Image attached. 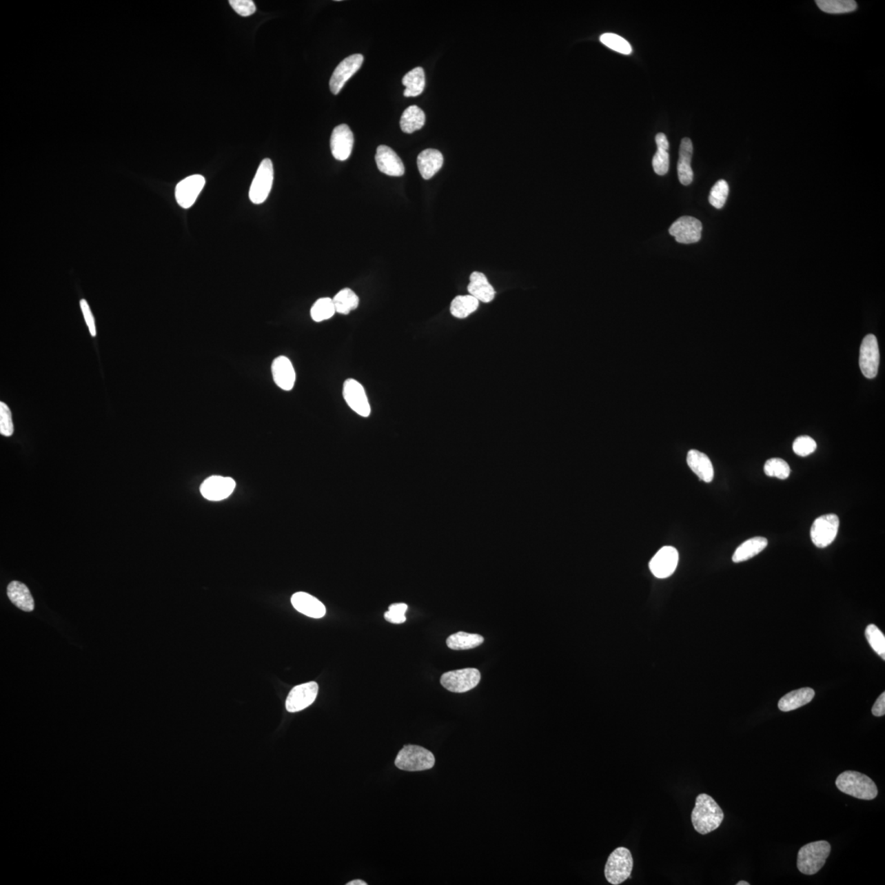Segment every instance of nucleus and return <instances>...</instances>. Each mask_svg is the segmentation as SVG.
I'll list each match as a JSON object with an SVG mask.
<instances>
[{
	"mask_svg": "<svg viewBox=\"0 0 885 885\" xmlns=\"http://www.w3.org/2000/svg\"><path fill=\"white\" fill-rule=\"evenodd\" d=\"M723 820V811L713 797L706 793H701L696 797L695 806L691 814L694 830L700 835H708L717 830Z\"/></svg>",
	"mask_w": 885,
	"mask_h": 885,
	"instance_id": "f257e3e1",
	"label": "nucleus"
},
{
	"mask_svg": "<svg viewBox=\"0 0 885 885\" xmlns=\"http://www.w3.org/2000/svg\"><path fill=\"white\" fill-rule=\"evenodd\" d=\"M835 784L841 792L862 800H873L878 795V789L868 776L853 771H846L836 779Z\"/></svg>",
	"mask_w": 885,
	"mask_h": 885,
	"instance_id": "f03ea898",
	"label": "nucleus"
},
{
	"mask_svg": "<svg viewBox=\"0 0 885 885\" xmlns=\"http://www.w3.org/2000/svg\"><path fill=\"white\" fill-rule=\"evenodd\" d=\"M831 851V844L827 841H817L804 845L797 854V869L806 875L817 874L826 864Z\"/></svg>",
	"mask_w": 885,
	"mask_h": 885,
	"instance_id": "7ed1b4c3",
	"label": "nucleus"
},
{
	"mask_svg": "<svg viewBox=\"0 0 885 885\" xmlns=\"http://www.w3.org/2000/svg\"><path fill=\"white\" fill-rule=\"evenodd\" d=\"M396 766L402 771H422L435 766L436 758L428 749L418 745H405L399 751Z\"/></svg>",
	"mask_w": 885,
	"mask_h": 885,
	"instance_id": "20e7f679",
	"label": "nucleus"
},
{
	"mask_svg": "<svg viewBox=\"0 0 885 885\" xmlns=\"http://www.w3.org/2000/svg\"><path fill=\"white\" fill-rule=\"evenodd\" d=\"M634 866L632 854L627 848H616L610 854L605 865L604 875L607 882L618 885L631 877Z\"/></svg>",
	"mask_w": 885,
	"mask_h": 885,
	"instance_id": "39448f33",
	"label": "nucleus"
},
{
	"mask_svg": "<svg viewBox=\"0 0 885 885\" xmlns=\"http://www.w3.org/2000/svg\"><path fill=\"white\" fill-rule=\"evenodd\" d=\"M273 181L274 169L272 160L263 159L252 181L249 193L250 201L254 205H261L265 202L271 193Z\"/></svg>",
	"mask_w": 885,
	"mask_h": 885,
	"instance_id": "423d86ee",
	"label": "nucleus"
},
{
	"mask_svg": "<svg viewBox=\"0 0 885 885\" xmlns=\"http://www.w3.org/2000/svg\"><path fill=\"white\" fill-rule=\"evenodd\" d=\"M481 675L476 668L451 671L443 674L440 683L447 691L453 693H466L479 684Z\"/></svg>",
	"mask_w": 885,
	"mask_h": 885,
	"instance_id": "0eeeda50",
	"label": "nucleus"
},
{
	"mask_svg": "<svg viewBox=\"0 0 885 885\" xmlns=\"http://www.w3.org/2000/svg\"><path fill=\"white\" fill-rule=\"evenodd\" d=\"M840 527L839 516L826 514L815 520L811 529V537L818 548H826L835 540Z\"/></svg>",
	"mask_w": 885,
	"mask_h": 885,
	"instance_id": "6e6552de",
	"label": "nucleus"
},
{
	"mask_svg": "<svg viewBox=\"0 0 885 885\" xmlns=\"http://www.w3.org/2000/svg\"><path fill=\"white\" fill-rule=\"evenodd\" d=\"M862 374L866 378L873 379L877 376L879 365V350L877 339L874 335H867L863 339L859 358Z\"/></svg>",
	"mask_w": 885,
	"mask_h": 885,
	"instance_id": "1a4fd4ad",
	"label": "nucleus"
},
{
	"mask_svg": "<svg viewBox=\"0 0 885 885\" xmlns=\"http://www.w3.org/2000/svg\"><path fill=\"white\" fill-rule=\"evenodd\" d=\"M206 183L201 175H192L185 178L177 184L175 196L178 205L185 210L192 207L196 202Z\"/></svg>",
	"mask_w": 885,
	"mask_h": 885,
	"instance_id": "9d476101",
	"label": "nucleus"
},
{
	"mask_svg": "<svg viewBox=\"0 0 885 885\" xmlns=\"http://www.w3.org/2000/svg\"><path fill=\"white\" fill-rule=\"evenodd\" d=\"M318 693V684L314 681L297 685L289 692L285 701L289 713H298L314 704Z\"/></svg>",
	"mask_w": 885,
	"mask_h": 885,
	"instance_id": "9b49d317",
	"label": "nucleus"
},
{
	"mask_svg": "<svg viewBox=\"0 0 885 885\" xmlns=\"http://www.w3.org/2000/svg\"><path fill=\"white\" fill-rule=\"evenodd\" d=\"M343 396L351 409L363 418H368L371 414L370 403L363 386L354 379L345 381L343 386Z\"/></svg>",
	"mask_w": 885,
	"mask_h": 885,
	"instance_id": "f8f14e48",
	"label": "nucleus"
},
{
	"mask_svg": "<svg viewBox=\"0 0 885 885\" xmlns=\"http://www.w3.org/2000/svg\"><path fill=\"white\" fill-rule=\"evenodd\" d=\"M702 225L693 216H682L671 225L669 233L680 244H693L701 240Z\"/></svg>",
	"mask_w": 885,
	"mask_h": 885,
	"instance_id": "ddd939ff",
	"label": "nucleus"
},
{
	"mask_svg": "<svg viewBox=\"0 0 885 885\" xmlns=\"http://www.w3.org/2000/svg\"><path fill=\"white\" fill-rule=\"evenodd\" d=\"M678 562V551L673 547H663L651 560L650 571L657 578L665 579L674 573Z\"/></svg>",
	"mask_w": 885,
	"mask_h": 885,
	"instance_id": "4468645a",
	"label": "nucleus"
},
{
	"mask_svg": "<svg viewBox=\"0 0 885 885\" xmlns=\"http://www.w3.org/2000/svg\"><path fill=\"white\" fill-rule=\"evenodd\" d=\"M363 59L362 54H353L338 65L329 80V89L334 94H339L346 82L359 70L362 67Z\"/></svg>",
	"mask_w": 885,
	"mask_h": 885,
	"instance_id": "2eb2a0df",
	"label": "nucleus"
},
{
	"mask_svg": "<svg viewBox=\"0 0 885 885\" xmlns=\"http://www.w3.org/2000/svg\"><path fill=\"white\" fill-rule=\"evenodd\" d=\"M235 489L236 481L231 477L212 476L203 481L201 492L207 500L221 501L230 497Z\"/></svg>",
	"mask_w": 885,
	"mask_h": 885,
	"instance_id": "dca6fc26",
	"label": "nucleus"
},
{
	"mask_svg": "<svg viewBox=\"0 0 885 885\" xmlns=\"http://www.w3.org/2000/svg\"><path fill=\"white\" fill-rule=\"evenodd\" d=\"M354 144V134L348 125L341 124L333 130L331 150L334 158L339 161H345L352 153Z\"/></svg>",
	"mask_w": 885,
	"mask_h": 885,
	"instance_id": "f3484780",
	"label": "nucleus"
},
{
	"mask_svg": "<svg viewBox=\"0 0 885 885\" xmlns=\"http://www.w3.org/2000/svg\"><path fill=\"white\" fill-rule=\"evenodd\" d=\"M376 163L379 171L390 176H402L405 167L402 160L391 148L380 145L377 148Z\"/></svg>",
	"mask_w": 885,
	"mask_h": 885,
	"instance_id": "a211bd4d",
	"label": "nucleus"
},
{
	"mask_svg": "<svg viewBox=\"0 0 885 885\" xmlns=\"http://www.w3.org/2000/svg\"><path fill=\"white\" fill-rule=\"evenodd\" d=\"M273 380L281 389L289 391L294 388L296 374L292 362L285 356L277 357L272 364Z\"/></svg>",
	"mask_w": 885,
	"mask_h": 885,
	"instance_id": "6ab92c4d",
	"label": "nucleus"
},
{
	"mask_svg": "<svg viewBox=\"0 0 885 885\" xmlns=\"http://www.w3.org/2000/svg\"><path fill=\"white\" fill-rule=\"evenodd\" d=\"M292 604L299 613L312 618H322L327 613L322 602L305 592L295 593L292 598Z\"/></svg>",
	"mask_w": 885,
	"mask_h": 885,
	"instance_id": "aec40b11",
	"label": "nucleus"
},
{
	"mask_svg": "<svg viewBox=\"0 0 885 885\" xmlns=\"http://www.w3.org/2000/svg\"><path fill=\"white\" fill-rule=\"evenodd\" d=\"M687 463L691 469L701 480L710 483L713 480V463L706 455L698 450H691L687 455Z\"/></svg>",
	"mask_w": 885,
	"mask_h": 885,
	"instance_id": "412c9836",
	"label": "nucleus"
},
{
	"mask_svg": "<svg viewBox=\"0 0 885 885\" xmlns=\"http://www.w3.org/2000/svg\"><path fill=\"white\" fill-rule=\"evenodd\" d=\"M693 143L689 138H684L680 146V157L678 164V177L680 183L689 185L693 179L691 167L693 155Z\"/></svg>",
	"mask_w": 885,
	"mask_h": 885,
	"instance_id": "4be33fe9",
	"label": "nucleus"
},
{
	"mask_svg": "<svg viewBox=\"0 0 885 885\" xmlns=\"http://www.w3.org/2000/svg\"><path fill=\"white\" fill-rule=\"evenodd\" d=\"M444 163V157L439 150L428 149L418 155V167L425 180H429L439 172Z\"/></svg>",
	"mask_w": 885,
	"mask_h": 885,
	"instance_id": "5701e85b",
	"label": "nucleus"
},
{
	"mask_svg": "<svg viewBox=\"0 0 885 885\" xmlns=\"http://www.w3.org/2000/svg\"><path fill=\"white\" fill-rule=\"evenodd\" d=\"M467 290L471 296L483 303L491 302L496 296V290L489 284L487 276L478 272H473L471 275Z\"/></svg>",
	"mask_w": 885,
	"mask_h": 885,
	"instance_id": "b1692460",
	"label": "nucleus"
},
{
	"mask_svg": "<svg viewBox=\"0 0 885 885\" xmlns=\"http://www.w3.org/2000/svg\"><path fill=\"white\" fill-rule=\"evenodd\" d=\"M8 598L17 607L24 611H32L34 602L27 585L19 581H12L7 589Z\"/></svg>",
	"mask_w": 885,
	"mask_h": 885,
	"instance_id": "393cba45",
	"label": "nucleus"
},
{
	"mask_svg": "<svg viewBox=\"0 0 885 885\" xmlns=\"http://www.w3.org/2000/svg\"><path fill=\"white\" fill-rule=\"evenodd\" d=\"M815 691L813 689L802 688L786 694L779 701V709L782 711H791L802 708L813 700Z\"/></svg>",
	"mask_w": 885,
	"mask_h": 885,
	"instance_id": "a878e982",
	"label": "nucleus"
},
{
	"mask_svg": "<svg viewBox=\"0 0 885 885\" xmlns=\"http://www.w3.org/2000/svg\"><path fill=\"white\" fill-rule=\"evenodd\" d=\"M766 538L754 537L742 544L733 555V562L739 563L749 560L766 548Z\"/></svg>",
	"mask_w": 885,
	"mask_h": 885,
	"instance_id": "bb28decb",
	"label": "nucleus"
},
{
	"mask_svg": "<svg viewBox=\"0 0 885 885\" xmlns=\"http://www.w3.org/2000/svg\"><path fill=\"white\" fill-rule=\"evenodd\" d=\"M657 153L653 159V167L655 172L659 176L666 175L669 170L670 157L669 142L665 134L658 133L656 136Z\"/></svg>",
	"mask_w": 885,
	"mask_h": 885,
	"instance_id": "cd10ccee",
	"label": "nucleus"
},
{
	"mask_svg": "<svg viewBox=\"0 0 885 885\" xmlns=\"http://www.w3.org/2000/svg\"><path fill=\"white\" fill-rule=\"evenodd\" d=\"M403 85L406 89L403 94L405 97L418 96L423 92L426 86V76L423 68H416L403 77Z\"/></svg>",
	"mask_w": 885,
	"mask_h": 885,
	"instance_id": "c85d7f7f",
	"label": "nucleus"
},
{
	"mask_svg": "<svg viewBox=\"0 0 885 885\" xmlns=\"http://www.w3.org/2000/svg\"><path fill=\"white\" fill-rule=\"evenodd\" d=\"M426 123V115L418 106L413 105L406 108L400 119V127L405 133L411 134L423 128Z\"/></svg>",
	"mask_w": 885,
	"mask_h": 885,
	"instance_id": "c756f323",
	"label": "nucleus"
},
{
	"mask_svg": "<svg viewBox=\"0 0 885 885\" xmlns=\"http://www.w3.org/2000/svg\"><path fill=\"white\" fill-rule=\"evenodd\" d=\"M484 640L480 635L459 631L450 635L446 640V644L453 650H468L479 647Z\"/></svg>",
	"mask_w": 885,
	"mask_h": 885,
	"instance_id": "7c9ffc66",
	"label": "nucleus"
},
{
	"mask_svg": "<svg viewBox=\"0 0 885 885\" xmlns=\"http://www.w3.org/2000/svg\"><path fill=\"white\" fill-rule=\"evenodd\" d=\"M479 302L470 294L459 295L451 303V314L459 319L466 318L478 309Z\"/></svg>",
	"mask_w": 885,
	"mask_h": 885,
	"instance_id": "2f4dec72",
	"label": "nucleus"
},
{
	"mask_svg": "<svg viewBox=\"0 0 885 885\" xmlns=\"http://www.w3.org/2000/svg\"><path fill=\"white\" fill-rule=\"evenodd\" d=\"M333 303L338 314L348 315L351 311L358 307L359 298L352 289L345 288L334 297Z\"/></svg>",
	"mask_w": 885,
	"mask_h": 885,
	"instance_id": "473e14b6",
	"label": "nucleus"
},
{
	"mask_svg": "<svg viewBox=\"0 0 885 885\" xmlns=\"http://www.w3.org/2000/svg\"><path fill=\"white\" fill-rule=\"evenodd\" d=\"M817 4L820 10L831 14H848L857 8L853 0H817Z\"/></svg>",
	"mask_w": 885,
	"mask_h": 885,
	"instance_id": "72a5a7b5",
	"label": "nucleus"
},
{
	"mask_svg": "<svg viewBox=\"0 0 885 885\" xmlns=\"http://www.w3.org/2000/svg\"><path fill=\"white\" fill-rule=\"evenodd\" d=\"M336 311L334 305L333 299L329 298H322L316 301L312 305L310 314L312 320L316 323L323 322V321L332 318L335 315Z\"/></svg>",
	"mask_w": 885,
	"mask_h": 885,
	"instance_id": "f704fd0d",
	"label": "nucleus"
},
{
	"mask_svg": "<svg viewBox=\"0 0 885 885\" xmlns=\"http://www.w3.org/2000/svg\"><path fill=\"white\" fill-rule=\"evenodd\" d=\"M866 638L871 648L885 660V637L882 631L871 624L866 629Z\"/></svg>",
	"mask_w": 885,
	"mask_h": 885,
	"instance_id": "c9c22d12",
	"label": "nucleus"
},
{
	"mask_svg": "<svg viewBox=\"0 0 885 885\" xmlns=\"http://www.w3.org/2000/svg\"><path fill=\"white\" fill-rule=\"evenodd\" d=\"M766 475L771 477H776L780 480L787 479L791 475V467L789 464L782 458H771L767 460L764 466Z\"/></svg>",
	"mask_w": 885,
	"mask_h": 885,
	"instance_id": "e433bc0d",
	"label": "nucleus"
},
{
	"mask_svg": "<svg viewBox=\"0 0 885 885\" xmlns=\"http://www.w3.org/2000/svg\"><path fill=\"white\" fill-rule=\"evenodd\" d=\"M600 41L611 50L620 54L629 55L632 53V47L627 40L613 33H605L600 37Z\"/></svg>",
	"mask_w": 885,
	"mask_h": 885,
	"instance_id": "4c0bfd02",
	"label": "nucleus"
},
{
	"mask_svg": "<svg viewBox=\"0 0 885 885\" xmlns=\"http://www.w3.org/2000/svg\"><path fill=\"white\" fill-rule=\"evenodd\" d=\"M729 185L726 181L720 180L711 188L709 195V203L714 207L722 208L726 205L729 194Z\"/></svg>",
	"mask_w": 885,
	"mask_h": 885,
	"instance_id": "58836bf2",
	"label": "nucleus"
},
{
	"mask_svg": "<svg viewBox=\"0 0 885 885\" xmlns=\"http://www.w3.org/2000/svg\"><path fill=\"white\" fill-rule=\"evenodd\" d=\"M14 427L12 423V413L6 403H0V434L10 437L14 434Z\"/></svg>",
	"mask_w": 885,
	"mask_h": 885,
	"instance_id": "ea45409f",
	"label": "nucleus"
},
{
	"mask_svg": "<svg viewBox=\"0 0 885 885\" xmlns=\"http://www.w3.org/2000/svg\"><path fill=\"white\" fill-rule=\"evenodd\" d=\"M817 443L809 436L797 437L793 442V449L800 457H806L817 449Z\"/></svg>",
	"mask_w": 885,
	"mask_h": 885,
	"instance_id": "a19ab883",
	"label": "nucleus"
},
{
	"mask_svg": "<svg viewBox=\"0 0 885 885\" xmlns=\"http://www.w3.org/2000/svg\"><path fill=\"white\" fill-rule=\"evenodd\" d=\"M407 610V605L405 604H394L389 607V610L385 613V619L387 622L393 624H402L406 622L405 613Z\"/></svg>",
	"mask_w": 885,
	"mask_h": 885,
	"instance_id": "79ce46f5",
	"label": "nucleus"
},
{
	"mask_svg": "<svg viewBox=\"0 0 885 885\" xmlns=\"http://www.w3.org/2000/svg\"><path fill=\"white\" fill-rule=\"evenodd\" d=\"M229 3L242 17L253 15L256 12L255 3L252 0H230Z\"/></svg>",
	"mask_w": 885,
	"mask_h": 885,
	"instance_id": "37998d69",
	"label": "nucleus"
},
{
	"mask_svg": "<svg viewBox=\"0 0 885 885\" xmlns=\"http://www.w3.org/2000/svg\"><path fill=\"white\" fill-rule=\"evenodd\" d=\"M80 305L81 311L83 312L85 323L88 325L90 335L93 337L96 336V327H95L94 318L88 303L86 302L85 299H81Z\"/></svg>",
	"mask_w": 885,
	"mask_h": 885,
	"instance_id": "c03bdc74",
	"label": "nucleus"
},
{
	"mask_svg": "<svg viewBox=\"0 0 885 885\" xmlns=\"http://www.w3.org/2000/svg\"><path fill=\"white\" fill-rule=\"evenodd\" d=\"M872 714H873L875 717H878V718L883 717V715H884L885 714V693L884 692L882 694V695H880L878 698V700H876V702H875L873 708H872Z\"/></svg>",
	"mask_w": 885,
	"mask_h": 885,
	"instance_id": "a18cd8bd",
	"label": "nucleus"
},
{
	"mask_svg": "<svg viewBox=\"0 0 885 885\" xmlns=\"http://www.w3.org/2000/svg\"><path fill=\"white\" fill-rule=\"evenodd\" d=\"M347 885H367V883L361 879H354L353 882L347 884Z\"/></svg>",
	"mask_w": 885,
	"mask_h": 885,
	"instance_id": "49530a36",
	"label": "nucleus"
},
{
	"mask_svg": "<svg viewBox=\"0 0 885 885\" xmlns=\"http://www.w3.org/2000/svg\"><path fill=\"white\" fill-rule=\"evenodd\" d=\"M736 884L737 885H750V884L747 882H738Z\"/></svg>",
	"mask_w": 885,
	"mask_h": 885,
	"instance_id": "de8ad7c7",
	"label": "nucleus"
}]
</instances>
